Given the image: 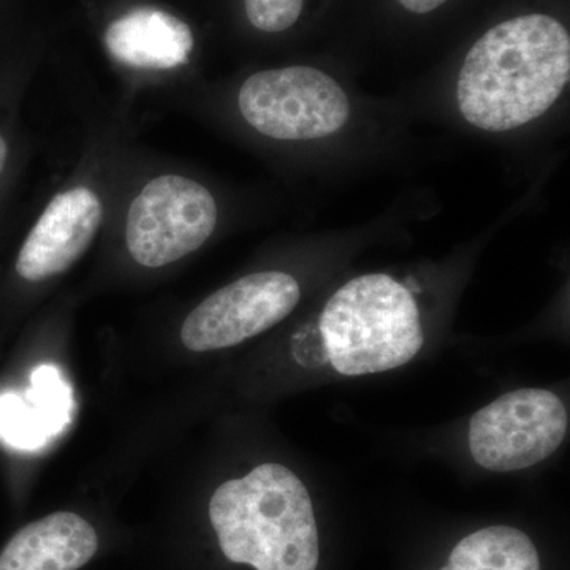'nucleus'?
Here are the masks:
<instances>
[{
  "label": "nucleus",
  "instance_id": "obj_1",
  "mask_svg": "<svg viewBox=\"0 0 570 570\" xmlns=\"http://www.w3.org/2000/svg\"><path fill=\"white\" fill-rule=\"evenodd\" d=\"M140 148L132 110L105 104L89 115L77 153L33 214L13 262L24 287H41L70 272L104 235L116 198Z\"/></svg>",
  "mask_w": 570,
  "mask_h": 570
},
{
  "label": "nucleus",
  "instance_id": "obj_2",
  "mask_svg": "<svg viewBox=\"0 0 570 570\" xmlns=\"http://www.w3.org/2000/svg\"><path fill=\"white\" fill-rule=\"evenodd\" d=\"M570 78V37L547 14L494 26L469 50L456 99L469 124L508 132L534 121L560 99Z\"/></svg>",
  "mask_w": 570,
  "mask_h": 570
},
{
  "label": "nucleus",
  "instance_id": "obj_3",
  "mask_svg": "<svg viewBox=\"0 0 570 570\" xmlns=\"http://www.w3.org/2000/svg\"><path fill=\"white\" fill-rule=\"evenodd\" d=\"M223 216L212 184L179 160L140 145L102 236L127 268L159 273L208 245Z\"/></svg>",
  "mask_w": 570,
  "mask_h": 570
},
{
  "label": "nucleus",
  "instance_id": "obj_4",
  "mask_svg": "<svg viewBox=\"0 0 570 570\" xmlns=\"http://www.w3.org/2000/svg\"><path fill=\"white\" fill-rule=\"evenodd\" d=\"M209 520L228 561L257 570H316L318 531L302 480L266 463L214 491Z\"/></svg>",
  "mask_w": 570,
  "mask_h": 570
},
{
  "label": "nucleus",
  "instance_id": "obj_5",
  "mask_svg": "<svg viewBox=\"0 0 570 570\" xmlns=\"http://www.w3.org/2000/svg\"><path fill=\"white\" fill-rule=\"evenodd\" d=\"M330 363L343 376H366L406 365L425 343L417 303L387 275L344 284L321 317Z\"/></svg>",
  "mask_w": 570,
  "mask_h": 570
},
{
  "label": "nucleus",
  "instance_id": "obj_6",
  "mask_svg": "<svg viewBox=\"0 0 570 570\" xmlns=\"http://www.w3.org/2000/svg\"><path fill=\"white\" fill-rule=\"evenodd\" d=\"M232 104L246 129L275 142L328 137L351 115L343 88L325 71L306 66L250 73L235 89Z\"/></svg>",
  "mask_w": 570,
  "mask_h": 570
},
{
  "label": "nucleus",
  "instance_id": "obj_7",
  "mask_svg": "<svg viewBox=\"0 0 570 570\" xmlns=\"http://www.w3.org/2000/svg\"><path fill=\"white\" fill-rule=\"evenodd\" d=\"M104 50L119 78V102L132 108L145 94L168 97L189 86L193 28L171 11L140 6L105 26Z\"/></svg>",
  "mask_w": 570,
  "mask_h": 570
},
{
  "label": "nucleus",
  "instance_id": "obj_8",
  "mask_svg": "<svg viewBox=\"0 0 570 570\" xmlns=\"http://www.w3.org/2000/svg\"><path fill=\"white\" fill-rule=\"evenodd\" d=\"M568 430V409L560 396L549 390H515L475 412L469 450L489 471H520L553 455Z\"/></svg>",
  "mask_w": 570,
  "mask_h": 570
},
{
  "label": "nucleus",
  "instance_id": "obj_9",
  "mask_svg": "<svg viewBox=\"0 0 570 570\" xmlns=\"http://www.w3.org/2000/svg\"><path fill=\"white\" fill-rule=\"evenodd\" d=\"M299 298L298 281L288 273H250L195 305L183 318L179 340L197 354L238 346L291 316Z\"/></svg>",
  "mask_w": 570,
  "mask_h": 570
},
{
  "label": "nucleus",
  "instance_id": "obj_10",
  "mask_svg": "<svg viewBox=\"0 0 570 570\" xmlns=\"http://www.w3.org/2000/svg\"><path fill=\"white\" fill-rule=\"evenodd\" d=\"M99 538L77 513L56 512L33 521L0 553V570H78L92 560Z\"/></svg>",
  "mask_w": 570,
  "mask_h": 570
},
{
  "label": "nucleus",
  "instance_id": "obj_11",
  "mask_svg": "<svg viewBox=\"0 0 570 570\" xmlns=\"http://www.w3.org/2000/svg\"><path fill=\"white\" fill-rule=\"evenodd\" d=\"M439 570H540L538 550L524 532L490 527L472 532L450 553Z\"/></svg>",
  "mask_w": 570,
  "mask_h": 570
},
{
  "label": "nucleus",
  "instance_id": "obj_12",
  "mask_svg": "<svg viewBox=\"0 0 570 570\" xmlns=\"http://www.w3.org/2000/svg\"><path fill=\"white\" fill-rule=\"evenodd\" d=\"M31 70L0 73V213L6 212L10 190L28 163L29 138L22 124V104L28 96Z\"/></svg>",
  "mask_w": 570,
  "mask_h": 570
},
{
  "label": "nucleus",
  "instance_id": "obj_13",
  "mask_svg": "<svg viewBox=\"0 0 570 570\" xmlns=\"http://www.w3.org/2000/svg\"><path fill=\"white\" fill-rule=\"evenodd\" d=\"M305 0H245L247 21L257 31L281 33L298 21Z\"/></svg>",
  "mask_w": 570,
  "mask_h": 570
},
{
  "label": "nucleus",
  "instance_id": "obj_14",
  "mask_svg": "<svg viewBox=\"0 0 570 570\" xmlns=\"http://www.w3.org/2000/svg\"><path fill=\"white\" fill-rule=\"evenodd\" d=\"M397 2L412 13L425 14L444 6L448 0H397Z\"/></svg>",
  "mask_w": 570,
  "mask_h": 570
}]
</instances>
